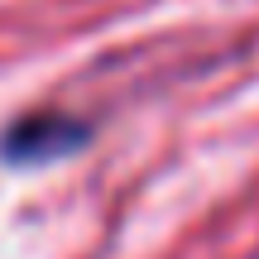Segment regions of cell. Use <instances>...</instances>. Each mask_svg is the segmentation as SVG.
<instances>
[{"label":"cell","instance_id":"cell-1","mask_svg":"<svg viewBox=\"0 0 259 259\" xmlns=\"http://www.w3.org/2000/svg\"><path fill=\"white\" fill-rule=\"evenodd\" d=\"M87 139H92V130L77 120V115H67V111H34V115H19V120L0 135V163H10V168L58 163V158L77 154Z\"/></svg>","mask_w":259,"mask_h":259}]
</instances>
